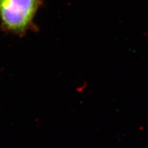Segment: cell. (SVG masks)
I'll return each instance as SVG.
<instances>
[{
    "instance_id": "cell-1",
    "label": "cell",
    "mask_w": 148,
    "mask_h": 148,
    "mask_svg": "<svg viewBox=\"0 0 148 148\" xmlns=\"http://www.w3.org/2000/svg\"><path fill=\"white\" fill-rule=\"evenodd\" d=\"M42 4V0H0L1 29L19 36L36 30L34 21Z\"/></svg>"
}]
</instances>
